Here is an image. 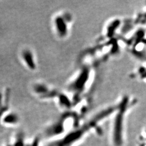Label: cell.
Returning a JSON list of instances; mask_svg holds the SVG:
<instances>
[{
    "label": "cell",
    "instance_id": "obj_2",
    "mask_svg": "<svg viewBox=\"0 0 146 146\" xmlns=\"http://www.w3.org/2000/svg\"><path fill=\"white\" fill-rule=\"evenodd\" d=\"M54 26L58 34L60 36H66L68 31V25H67V20L64 17L61 16H57L54 21Z\"/></svg>",
    "mask_w": 146,
    "mask_h": 146
},
{
    "label": "cell",
    "instance_id": "obj_1",
    "mask_svg": "<svg viewBox=\"0 0 146 146\" xmlns=\"http://www.w3.org/2000/svg\"><path fill=\"white\" fill-rule=\"evenodd\" d=\"M108 113H110V111H106L104 112L102 114H100L99 116L95 117L94 120H92L90 121L84 127H82L81 129H78L79 131H76L75 132H74L71 135H69L66 138H64V140L58 141L57 143L52 144L49 146H68L73 143L74 141H76L78 140L79 137H81L84 135L83 134H85L88 131L93 128L94 125L98 122V121L101 120L104 118V116L108 114Z\"/></svg>",
    "mask_w": 146,
    "mask_h": 146
},
{
    "label": "cell",
    "instance_id": "obj_4",
    "mask_svg": "<svg viewBox=\"0 0 146 146\" xmlns=\"http://www.w3.org/2000/svg\"><path fill=\"white\" fill-rule=\"evenodd\" d=\"M19 120L18 117L14 114H10L2 119V122L6 125H15Z\"/></svg>",
    "mask_w": 146,
    "mask_h": 146
},
{
    "label": "cell",
    "instance_id": "obj_5",
    "mask_svg": "<svg viewBox=\"0 0 146 146\" xmlns=\"http://www.w3.org/2000/svg\"><path fill=\"white\" fill-rule=\"evenodd\" d=\"M10 143H8V144H5V145H3V146H13L12 145V144H11V142H9Z\"/></svg>",
    "mask_w": 146,
    "mask_h": 146
},
{
    "label": "cell",
    "instance_id": "obj_3",
    "mask_svg": "<svg viewBox=\"0 0 146 146\" xmlns=\"http://www.w3.org/2000/svg\"><path fill=\"white\" fill-rule=\"evenodd\" d=\"M23 57L25 58V60L29 66V68L31 69H34L35 68V64L34 62V59L31 52L29 50H25L23 53Z\"/></svg>",
    "mask_w": 146,
    "mask_h": 146
}]
</instances>
